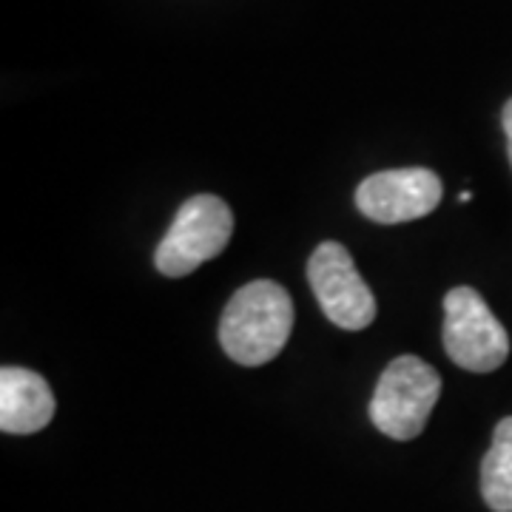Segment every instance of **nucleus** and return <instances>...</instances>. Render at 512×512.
I'll list each match as a JSON object with an SVG mask.
<instances>
[{
	"label": "nucleus",
	"instance_id": "nucleus-4",
	"mask_svg": "<svg viewBox=\"0 0 512 512\" xmlns=\"http://www.w3.org/2000/svg\"><path fill=\"white\" fill-rule=\"evenodd\" d=\"M444 350L470 373H493L510 356V336L481 293L461 285L444 296Z\"/></svg>",
	"mask_w": 512,
	"mask_h": 512
},
{
	"label": "nucleus",
	"instance_id": "nucleus-7",
	"mask_svg": "<svg viewBox=\"0 0 512 512\" xmlns=\"http://www.w3.org/2000/svg\"><path fill=\"white\" fill-rule=\"evenodd\" d=\"M55 419V393L49 382L26 367L0 370V430L29 436Z\"/></svg>",
	"mask_w": 512,
	"mask_h": 512
},
{
	"label": "nucleus",
	"instance_id": "nucleus-1",
	"mask_svg": "<svg viewBox=\"0 0 512 512\" xmlns=\"http://www.w3.org/2000/svg\"><path fill=\"white\" fill-rule=\"evenodd\" d=\"M293 302L274 279H256L239 288L220 322L222 350L242 367L268 365L288 345Z\"/></svg>",
	"mask_w": 512,
	"mask_h": 512
},
{
	"label": "nucleus",
	"instance_id": "nucleus-9",
	"mask_svg": "<svg viewBox=\"0 0 512 512\" xmlns=\"http://www.w3.org/2000/svg\"><path fill=\"white\" fill-rule=\"evenodd\" d=\"M501 123H504V134H507V154H510V163H512V100H507V106H504Z\"/></svg>",
	"mask_w": 512,
	"mask_h": 512
},
{
	"label": "nucleus",
	"instance_id": "nucleus-3",
	"mask_svg": "<svg viewBox=\"0 0 512 512\" xmlns=\"http://www.w3.org/2000/svg\"><path fill=\"white\" fill-rule=\"evenodd\" d=\"M234 234V214L228 202L214 194H197L183 202L163 242L157 245L154 265L163 276L180 279L197 271L202 262L225 251Z\"/></svg>",
	"mask_w": 512,
	"mask_h": 512
},
{
	"label": "nucleus",
	"instance_id": "nucleus-5",
	"mask_svg": "<svg viewBox=\"0 0 512 512\" xmlns=\"http://www.w3.org/2000/svg\"><path fill=\"white\" fill-rule=\"evenodd\" d=\"M308 282L336 328L365 330L376 319V296L359 276L345 245L322 242L308 262Z\"/></svg>",
	"mask_w": 512,
	"mask_h": 512
},
{
	"label": "nucleus",
	"instance_id": "nucleus-10",
	"mask_svg": "<svg viewBox=\"0 0 512 512\" xmlns=\"http://www.w3.org/2000/svg\"><path fill=\"white\" fill-rule=\"evenodd\" d=\"M473 200V191H461V194H458V202H470Z\"/></svg>",
	"mask_w": 512,
	"mask_h": 512
},
{
	"label": "nucleus",
	"instance_id": "nucleus-2",
	"mask_svg": "<svg viewBox=\"0 0 512 512\" xmlns=\"http://www.w3.org/2000/svg\"><path fill=\"white\" fill-rule=\"evenodd\" d=\"M441 396V376L419 356H399L384 367L370 399V421L387 439L421 436Z\"/></svg>",
	"mask_w": 512,
	"mask_h": 512
},
{
	"label": "nucleus",
	"instance_id": "nucleus-8",
	"mask_svg": "<svg viewBox=\"0 0 512 512\" xmlns=\"http://www.w3.org/2000/svg\"><path fill=\"white\" fill-rule=\"evenodd\" d=\"M481 495L493 512H512V416L495 424L493 444L481 461Z\"/></svg>",
	"mask_w": 512,
	"mask_h": 512
},
{
	"label": "nucleus",
	"instance_id": "nucleus-6",
	"mask_svg": "<svg viewBox=\"0 0 512 512\" xmlns=\"http://www.w3.org/2000/svg\"><path fill=\"white\" fill-rule=\"evenodd\" d=\"M444 185L430 168H390L362 180L356 208L379 225L421 220L439 208Z\"/></svg>",
	"mask_w": 512,
	"mask_h": 512
}]
</instances>
